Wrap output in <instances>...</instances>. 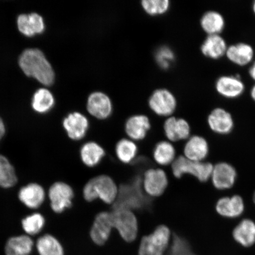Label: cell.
Returning a JSON list of instances; mask_svg holds the SVG:
<instances>
[{
    "mask_svg": "<svg viewBox=\"0 0 255 255\" xmlns=\"http://www.w3.org/2000/svg\"><path fill=\"white\" fill-rule=\"evenodd\" d=\"M233 237L242 246H253L255 243V223L251 219L243 220L236 226Z\"/></svg>",
    "mask_w": 255,
    "mask_h": 255,
    "instance_id": "d4e9b609",
    "label": "cell"
},
{
    "mask_svg": "<svg viewBox=\"0 0 255 255\" xmlns=\"http://www.w3.org/2000/svg\"><path fill=\"white\" fill-rule=\"evenodd\" d=\"M104 155V149L96 142L86 143L82 146L81 149L82 160L89 167H93L97 165Z\"/></svg>",
    "mask_w": 255,
    "mask_h": 255,
    "instance_id": "83f0119b",
    "label": "cell"
},
{
    "mask_svg": "<svg viewBox=\"0 0 255 255\" xmlns=\"http://www.w3.org/2000/svg\"><path fill=\"white\" fill-rule=\"evenodd\" d=\"M142 7L151 15L164 13L169 7L168 0H144L142 1Z\"/></svg>",
    "mask_w": 255,
    "mask_h": 255,
    "instance_id": "836d02e7",
    "label": "cell"
},
{
    "mask_svg": "<svg viewBox=\"0 0 255 255\" xmlns=\"http://www.w3.org/2000/svg\"><path fill=\"white\" fill-rule=\"evenodd\" d=\"M209 146L204 137L194 135L190 137L184 146V157L190 160L202 162L208 156Z\"/></svg>",
    "mask_w": 255,
    "mask_h": 255,
    "instance_id": "d6986e66",
    "label": "cell"
},
{
    "mask_svg": "<svg viewBox=\"0 0 255 255\" xmlns=\"http://www.w3.org/2000/svg\"><path fill=\"white\" fill-rule=\"evenodd\" d=\"M253 199H254V203H255V193L254 194Z\"/></svg>",
    "mask_w": 255,
    "mask_h": 255,
    "instance_id": "60d3db41",
    "label": "cell"
},
{
    "mask_svg": "<svg viewBox=\"0 0 255 255\" xmlns=\"http://www.w3.org/2000/svg\"><path fill=\"white\" fill-rule=\"evenodd\" d=\"M34 247V242L28 235L11 237L6 242L5 255H30Z\"/></svg>",
    "mask_w": 255,
    "mask_h": 255,
    "instance_id": "cb8c5ba5",
    "label": "cell"
},
{
    "mask_svg": "<svg viewBox=\"0 0 255 255\" xmlns=\"http://www.w3.org/2000/svg\"><path fill=\"white\" fill-rule=\"evenodd\" d=\"M215 89L218 94L226 99H236L244 94L245 86L237 75H223L215 83Z\"/></svg>",
    "mask_w": 255,
    "mask_h": 255,
    "instance_id": "ba28073f",
    "label": "cell"
},
{
    "mask_svg": "<svg viewBox=\"0 0 255 255\" xmlns=\"http://www.w3.org/2000/svg\"><path fill=\"white\" fill-rule=\"evenodd\" d=\"M175 150L173 145L167 141L159 142L154 151V158L158 164L167 165L175 160Z\"/></svg>",
    "mask_w": 255,
    "mask_h": 255,
    "instance_id": "4dcf8cb0",
    "label": "cell"
},
{
    "mask_svg": "<svg viewBox=\"0 0 255 255\" xmlns=\"http://www.w3.org/2000/svg\"><path fill=\"white\" fill-rule=\"evenodd\" d=\"M36 247L39 255H65L62 244L51 235H44L38 239Z\"/></svg>",
    "mask_w": 255,
    "mask_h": 255,
    "instance_id": "4316f807",
    "label": "cell"
},
{
    "mask_svg": "<svg viewBox=\"0 0 255 255\" xmlns=\"http://www.w3.org/2000/svg\"><path fill=\"white\" fill-rule=\"evenodd\" d=\"M237 177V171L231 164L219 162L213 166L210 178L217 189L223 190L231 189L235 184Z\"/></svg>",
    "mask_w": 255,
    "mask_h": 255,
    "instance_id": "30bf717a",
    "label": "cell"
},
{
    "mask_svg": "<svg viewBox=\"0 0 255 255\" xmlns=\"http://www.w3.org/2000/svg\"><path fill=\"white\" fill-rule=\"evenodd\" d=\"M5 129L4 123L1 118H0V141L2 139L3 136L4 135Z\"/></svg>",
    "mask_w": 255,
    "mask_h": 255,
    "instance_id": "74e56055",
    "label": "cell"
},
{
    "mask_svg": "<svg viewBox=\"0 0 255 255\" xmlns=\"http://www.w3.org/2000/svg\"><path fill=\"white\" fill-rule=\"evenodd\" d=\"M213 165L209 162H199L180 156L172 163V170L175 177L180 178L183 175L189 174L201 182H206L211 177Z\"/></svg>",
    "mask_w": 255,
    "mask_h": 255,
    "instance_id": "5b68a950",
    "label": "cell"
},
{
    "mask_svg": "<svg viewBox=\"0 0 255 255\" xmlns=\"http://www.w3.org/2000/svg\"><path fill=\"white\" fill-rule=\"evenodd\" d=\"M87 109L92 116L98 119H105L110 116L113 107L107 95L97 92L89 96Z\"/></svg>",
    "mask_w": 255,
    "mask_h": 255,
    "instance_id": "9a60e30c",
    "label": "cell"
},
{
    "mask_svg": "<svg viewBox=\"0 0 255 255\" xmlns=\"http://www.w3.org/2000/svg\"><path fill=\"white\" fill-rule=\"evenodd\" d=\"M17 25L21 33L28 37L41 33L44 29L43 19L37 13L19 15Z\"/></svg>",
    "mask_w": 255,
    "mask_h": 255,
    "instance_id": "7402d4cb",
    "label": "cell"
},
{
    "mask_svg": "<svg viewBox=\"0 0 255 255\" xmlns=\"http://www.w3.org/2000/svg\"><path fill=\"white\" fill-rule=\"evenodd\" d=\"M166 255H195L191 251L187 242L178 236L174 235L173 242Z\"/></svg>",
    "mask_w": 255,
    "mask_h": 255,
    "instance_id": "e575fe53",
    "label": "cell"
},
{
    "mask_svg": "<svg viewBox=\"0 0 255 255\" xmlns=\"http://www.w3.org/2000/svg\"><path fill=\"white\" fill-rule=\"evenodd\" d=\"M170 229L164 225L158 226L152 234L142 238L138 255H165L170 245Z\"/></svg>",
    "mask_w": 255,
    "mask_h": 255,
    "instance_id": "277c9868",
    "label": "cell"
},
{
    "mask_svg": "<svg viewBox=\"0 0 255 255\" xmlns=\"http://www.w3.org/2000/svg\"><path fill=\"white\" fill-rule=\"evenodd\" d=\"M253 10L254 14L255 15V1L253 2Z\"/></svg>",
    "mask_w": 255,
    "mask_h": 255,
    "instance_id": "ab89813d",
    "label": "cell"
},
{
    "mask_svg": "<svg viewBox=\"0 0 255 255\" xmlns=\"http://www.w3.org/2000/svg\"><path fill=\"white\" fill-rule=\"evenodd\" d=\"M249 74H250L252 79H253L255 82V60L253 64H252L250 69H249Z\"/></svg>",
    "mask_w": 255,
    "mask_h": 255,
    "instance_id": "8d00e7d4",
    "label": "cell"
},
{
    "mask_svg": "<svg viewBox=\"0 0 255 255\" xmlns=\"http://www.w3.org/2000/svg\"><path fill=\"white\" fill-rule=\"evenodd\" d=\"M142 184L143 189L149 196H161L167 187V175L161 169H149L145 172Z\"/></svg>",
    "mask_w": 255,
    "mask_h": 255,
    "instance_id": "7c38bea8",
    "label": "cell"
},
{
    "mask_svg": "<svg viewBox=\"0 0 255 255\" xmlns=\"http://www.w3.org/2000/svg\"><path fill=\"white\" fill-rule=\"evenodd\" d=\"M164 130L167 138L174 142L188 139L190 134V127L187 121L175 117L165 121Z\"/></svg>",
    "mask_w": 255,
    "mask_h": 255,
    "instance_id": "44dd1931",
    "label": "cell"
},
{
    "mask_svg": "<svg viewBox=\"0 0 255 255\" xmlns=\"http://www.w3.org/2000/svg\"><path fill=\"white\" fill-rule=\"evenodd\" d=\"M119 189L114 181L107 175H100L92 178L85 185L84 189L85 199L92 202L100 199L104 202L112 204L116 202Z\"/></svg>",
    "mask_w": 255,
    "mask_h": 255,
    "instance_id": "3957f363",
    "label": "cell"
},
{
    "mask_svg": "<svg viewBox=\"0 0 255 255\" xmlns=\"http://www.w3.org/2000/svg\"><path fill=\"white\" fill-rule=\"evenodd\" d=\"M21 202L30 209H37L45 199V191L40 185L31 183L22 187L18 193Z\"/></svg>",
    "mask_w": 255,
    "mask_h": 255,
    "instance_id": "ffe728a7",
    "label": "cell"
},
{
    "mask_svg": "<svg viewBox=\"0 0 255 255\" xmlns=\"http://www.w3.org/2000/svg\"><path fill=\"white\" fill-rule=\"evenodd\" d=\"M174 59L173 51L167 47H161L156 54V60L159 66L164 69H167Z\"/></svg>",
    "mask_w": 255,
    "mask_h": 255,
    "instance_id": "d590c367",
    "label": "cell"
},
{
    "mask_svg": "<svg viewBox=\"0 0 255 255\" xmlns=\"http://www.w3.org/2000/svg\"><path fill=\"white\" fill-rule=\"evenodd\" d=\"M74 196L72 187L63 182L52 184L49 191L50 206L54 212L60 213L70 208Z\"/></svg>",
    "mask_w": 255,
    "mask_h": 255,
    "instance_id": "52a82bcc",
    "label": "cell"
},
{
    "mask_svg": "<svg viewBox=\"0 0 255 255\" xmlns=\"http://www.w3.org/2000/svg\"><path fill=\"white\" fill-rule=\"evenodd\" d=\"M114 228L127 242L135 240L138 234V222L132 211L127 209H115L112 212Z\"/></svg>",
    "mask_w": 255,
    "mask_h": 255,
    "instance_id": "8992f818",
    "label": "cell"
},
{
    "mask_svg": "<svg viewBox=\"0 0 255 255\" xmlns=\"http://www.w3.org/2000/svg\"><path fill=\"white\" fill-rule=\"evenodd\" d=\"M251 97L255 103V84L252 88L251 90Z\"/></svg>",
    "mask_w": 255,
    "mask_h": 255,
    "instance_id": "f35d334b",
    "label": "cell"
},
{
    "mask_svg": "<svg viewBox=\"0 0 255 255\" xmlns=\"http://www.w3.org/2000/svg\"><path fill=\"white\" fill-rule=\"evenodd\" d=\"M207 123L212 131L220 135L228 134L234 128L232 114L223 108H216L210 112Z\"/></svg>",
    "mask_w": 255,
    "mask_h": 255,
    "instance_id": "9c48e42d",
    "label": "cell"
},
{
    "mask_svg": "<svg viewBox=\"0 0 255 255\" xmlns=\"http://www.w3.org/2000/svg\"><path fill=\"white\" fill-rule=\"evenodd\" d=\"M142 184L141 178L137 177L131 183L122 185L114 202V210L127 209L131 211L147 207L149 201L143 193Z\"/></svg>",
    "mask_w": 255,
    "mask_h": 255,
    "instance_id": "7a4b0ae2",
    "label": "cell"
},
{
    "mask_svg": "<svg viewBox=\"0 0 255 255\" xmlns=\"http://www.w3.org/2000/svg\"><path fill=\"white\" fill-rule=\"evenodd\" d=\"M223 15L217 11H207L200 19V25L203 30L208 35L221 34L225 27Z\"/></svg>",
    "mask_w": 255,
    "mask_h": 255,
    "instance_id": "603a6c76",
    "label": "cell"
},
{
    "mask_svg": "<svg viewBox=\"0 0 255 255\" xmlns=\"http://www.w3.org/2000/svg\"><path fill=\"white\" fill-rule=\"evenodd\" d=\"M54 103L55 100L52 94L47 89L41 88L34 94L32 107L37 113H45L53 107Z\"/></svg>",
    "mask_w": 255,
    "mask_h": 255,
    "instance_id": "f546056e",
    "label": "cell"
},
{
    "mask_svg": "<svg viewBox=\"0 0 255 255\" xmlns=\"http://www.w3.org/2000/svg\"><path fill=\"white\" fill-rule=\"evenodd\" d=\"M114 228L112 213L102 212L95 219L90 235L92 241L98 245H104L109 239Z\"/></svg>",
    "mask_w": 255,
    "mask_h": 255,
    "instance_id": "4fadbf2b",
    "label": "cell"
},
{
    "mask_svg": "<svg viewBox=\"0 0 255 255\" xmlns=\"http://www.w3.org/2000/svg\"><path fill=\"white\" fill-rule=\"evenodd\" d=\"M225 56L235 65L245 66L253 62L255 51L251 44L241 42L228 46Z\"/></svg>",
    "mask_w": 255,
    "mask_h": 255,
    "instance_id": "5bb4252c",
    "label": "cell"
},
{
    "mask_svg": "<svg viewBox=\"0 0 255 255\" xmlns=\"http://www.w3.org/2000/svg\"><path fill=\"white\" fill-rule=\"evenodd\" d=\"M17 182L14 168L5 156L0 154V187L8 189Z\"/></svg>",
    "mask_w": 255,
    "mask_h": 255,
    "instance_id": "f1b7e54d",
    "label": "cell"
},
{
    "mask_svg": "<svg viewBox=\"0 0 255 255\" xmlns=\"http://www.w3.org/2000/svg\"><path fill=\"white\" fill-rule=\"evenodd\" d=\"M149 107L161 116H168L176 108L177 102L174 96L166 89H159L152 94L149 101Z\"/></svg>",
    "mask_w": 255,
    "mask_h": 255,
    "instance_id": "8fae6325",
    "label": "cell"
},
{
    "mask_svg": "<svg viewBox=\"0 0 255 255\" xmlns=\"http://www.w3.org/2000/svg\"><path fill=\"white\" fill-rule=\"evenodd\" d=\"M228 46L221 34L208 35L200 47L201 52L207 58L218 60L226 55Z\"/></svg>",
    "mask_w": 255,
    "mask_h": 255,
    "instance_id": "2e32d148",
    "label": "cell"
},
{
    "mask_svg": "<svg viewBox=\"0 0 255 255\" xmlns=\"http://www.w3.org/2000/svg\"><path fill=\"white\" fill-rule=\"evenodd\" d=\"M116 153L121 161L124 163H129L136 157L137 146L132 141L123 139L117 143Z\"/></svg>",
    "mask_w": 255,
    "mask_h": 255,
    "instance_id": "1f68e13d",
    "label": "cell"
},
{
    "mask_svg": "<svg viewBox=\"0 0 255 255\" xmlns=\"http://www.w3.org/2000/svg\"><path fill=\"white\" fill-rule=\"evenodd\" d=\"M19 65L22 71L29 77L37 80L41 84L50 86L55 81V73L52 66L41 51L28 49L22 53L19 58Z\"/></svg>",
    "mask_w": 255,
    "mask_h": 255,
    "instance_id": "6da1fadb",
    "label": "cell"
},
{
    "mask_svg": "<svg viewBox=\"0 0 255 255\" xmlns=\"http://www.w3.org/2000/svg\"><path fill=\"white\" fill-rule=\"evenodd\" d=\"M22 227L28 236L36 235L42 230L45 220L40 213H34L22 221Z\"/></svg>",
    "mask_w": 255,
    "mask_h": 255,
    "instance_id": "d6a6232c",
    "label": "cell"
},
{
    "mask_svg": "<svg viewBox=\"0 0 255 255\" xmlns=\"http://www.w3.org/2000/svg\"><path fill=\"white\" fill-rule=\"evenodd\" d=\"M150 123L147 117L144 116H133L128 120L126 130L127 135L134 140L144 138L146 132L150 128Z\"/></svg>",
    "mask_w": 255,
    "mask_h": 255,
    "instance_id": "484cf974",
    "label": "cell"
},
{
    "mask_svg": "<svg viewBox=\"0 0 255 255\" xmlns=\"http://www.w3.org/2000/svg\"><path fill=\"white\" fill-rule=\"evenodd\" d=\"M216 210L218 214L225 218H238L244 212V200L238 195L222 197L217 202Z\"/></svg>",
    "mask_w": 255,
    "mask_h": 255,
    "instance_id": "ac0fdd59",
    "label": "cell"
},
{
    "mask_svg": "<svg viewBox=\"0 0 255 255\" xmlns=\"http://www.w3.org/2000/svg\"><path fill=\"white\" fill-rule=\"evenodd\" d=\"M63 127L70 138L80 140L86 135L89 127V122L84 115L74 113L70 114L64 120Z\"/></svg>",
    "mask_w": 255,
    "mask_h": 255,
    "instance_id": "e0dca14e",
    "label": "cell"
}]
</instances>
